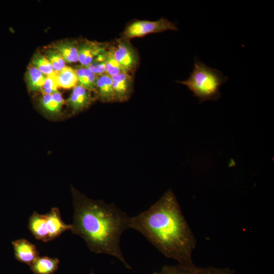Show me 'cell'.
Listing matches in <instances>:
<instances>
[{
    "instance_id": "1",
    "label": "cell",
    "mask_w": 274,
    "mask_h": 274,
    "mask_svg": "<svg viewBox=\"0 0 274 274\" xmlns=\"http://www.w3.org/2000/svg\"><path fill=\"white\" fill-rule=\"evenodd\" d=\"M129 228L142 234L165 257L193 264L196 241L171 189L148 210L129 218Z\"/></svg>"
},
{
    "instance_id": "2",
    "label": "cell",
    "mask_w": 274,
    "mask_h": 274,
    "mask_svg": "<svg viewBox=\"0 0 274 274\" xmlns=\"http://www.w3.org/2000/svg\"><path fill=\"white\" fill-rule=\"evenodd\" d=\"M72 193L74 213L72 233L83 238L92 252L115 257L131 269L120 247L123 232L130 228V217L114 203L90 199L74 188Z\"/></svg>"
},
{
    "instance_id": "3",
    "label": "cell",
    "mask_w": 274,
    "mask_h": 274,
    "mask_svg": "<svg viewBox=\"0 0 274 274\" xmlns=\"http://www.w3.org/2000/svg\"><path fill=\"white\" fill-rule=\"evenodd\" d=\"M228 79L220 71L206 65L195 58L194 68L188 79L176 82L186 86L201 104L219 99L221 97L220 89Z\"/></svg>"
},
{
    "instance_id": "4",
    "label": "cell",
    "mask_w": 274,
    "mask_h": 274,
    "mask_svg": "<svg viewBox=\"0 0 274 274\" xmlns=\"http://www.w3.org/2000/svg\"><path fill=\"white\" fill-rule=\"evenodd\" d=\"M71 224L62 220L59 210L52 208L50 212L42 215L35 212L28 220V228L37 240L44 242L51 241L67 230H71Z\"/></svg>"
},
{
    "instance_id": "5",
    "label": "cell",
    "mask_w": 274,
    "mask_h": 274,
    "mask_svg": "<svg viewBox=\"0 0 274 274\" xmlns=\"http://www.w3.org/2000/svg\"><path fill=\"white\" fill-rule=\"evenodd\" d=\"M178 30L176 24L165 18L156 21L136 20L126 27L122 33V38L129 40L152 33Z\"/></svg>"
},
{
    "instance_id": "6",
    "label": "cell",
    "mask_w": 274,
    "mask_h": 274,
    "mask_svg": "<svg viewBox=\"0 0 274 274\" xmlns=\"http://www.w3.org/2000/svg\"><path fill=\"white\" fill-rule=\"evenodd\" d=\"M114 56L126 72L134 71L139 63V56L129 40L121 39L116 47L111 48Z\"/></svg>"
},
{
    "instance_id": "7",
    "label": "cell",
    "mask_w": 274,
    "mask_h": 274,
    "mask_svg": "<svg viewBox=\"0 0 274 274\" xmlns=\"http://www.w3.org/2000/svg\"><path fill=\"white\" fill-rule=\"evenodd\" d=\"M153 274H235V271L229 268L213 267H201L191 265H164L158 272Z\"/></svg>"
},
{
    "instance_id": "8",
    "label": "cell",
    "mask_w": 274,
    "mask_h": 274,
    "mask_svg": "<svg viewBox=\"0 0 274 274\" xmlns=\"http://www.w3.org/2000/svg\"><path fill=\"white\" fill-rule=\"evenodd\" d=\"M116 102L128 100L133 92V80L129 73L123 72L111 76Z\"/></svg>"
},
{
    "instance_id": "9",
    "label": "cell",
    "mask_w": 274,
    "mask_h": 274,
    "mask_svg": "<svg viewBox=\"0 0 274 274\" xmlns=\"http://www.w3.org/2000/svg\"><path fill=\"white\" fill-rule=\"evenodd\" d=\"M15 259L30 266L39 257L36 246L28 241L21 238L12 242Z\"/></svg>"
},
{
    "instance_id": "10",
    "label": "cell",
    "mask_w": 274,
    "mask_h": 274,
    "mask_svg": "<svg viewBox=\"0 0 274 274\" xmlns=\"http://www.w3.org/2000/svg\"><path fill=\"white\" fill-rule=\"evenodd\" d=\"M96 99L91 91L78 84L73 88L67 102L72 111L76 113L88 108Z\"/></svg>"
},
{
    "instance_id": "11",
    "label": "cell",
    "mask_w": 274,
    "mask_h": 274,
    "mask_svg": "<svg viewBox=\"0 0 274 274\" xmlns=\"http://www.w3.org/2000/svg\"><path fill=\"white\" fill-rule=\"evenodd\" d=\"M107 49L105 43L85 40L78 45V61L86 67L99 54Z\"/></svg>"
},
{
    "instance_id": "12",
    "label": "cell",
    "mask_w": 274,
    "mask_h": 274,
    "mask_svg": "<svg viewBox=\"0 0 274 274\" xmlns=\"http://www.w3.org/2000/svg\"><path fill=\"white\" fill-rule=\"evenodd\" d=\"M95 92L96 98L101 102H116L111 76L107 74L98 76Z\"/></svg>"
},
{
    "instance_id": "13",
    "label": "cell",
    "mask_w": 274,
    "mask_h": 274,
    "mask_svg": "<svg viewBox=\"0 0 274 274\" xmlns=\"http://www.w3.org/2000/svg\"><path fill=\"white\" fill-rule=\"evenodd\" d=\"M63 103V98L58 91L51 94H44L39 100V106L42 111L53 116L61 112Z\"/></svg>"
},
{
    "instance_id": "14",
    "label": "cell",
    "mask_w": 274,
    "mask_h": 274,
    "mask_svg": "<svg viewBox=\"0 0 274 274\" xmlns=\"http://www.w3.org/2000/svg\"><path fill=\"white\" fill-rule=\"evenodd\" d=\"M59 260L48 256L38 257L30 266L35 274H52L58 268Z\"/></svg>"
},
{
    "instance_id": "15",
    "label": "cell",
    "mask_w": 274,
    "mask_h": 274,
    "mask_svg": "<svg viewBox=\"0 0 274 274\" xmlns=\"http://www.w3.org/2000/svg\"><path fill=\"white\" fill-rule=\"evenodd\" d=\"M78 45L75 42L66 41L57 44L54 47L62 56L65 62L78 61Z\"/></svg>"
},
{
    "instance_id": "16",
    "label": "cell",
    "mask_w": 274,
    "mask_h": 274,
    "mask_svg": "<svg viewBox=\"0 0 274 274\" xmlns=\"http://www.w3.org/2000/svg\"><path fill=\"white\" fill-rule=\"evenodd\" d=\"M78 84L91 92H94L96 89L98 76L92 73L87 67L81 66L75 70Z\"/></svg>"
},
{
    "instance_id": "17",
    "label": "cell",
    "mask_w": 274,
    "mask_h": 274,
    "mask_svg": "<svg viewBox=\"0 0 274 274\" xmlns=\"http://www.w3.org/2000/svg\"><path fill=\"white\" fill-rule=\"evenodd\" d=\"M46 76L33 66L29 67L26 74V84L28 89L33 92L41 90Z\"/></svg>"
},
{
    "instance_id": "18",
    "label": "cell",
    "mask_w": 274,
    "mask_h": 274,
    "mask_svg": "<svg viewBox=\"0 0 274 274\" xmlns=\"http://www.w3.org/2000/svg\"><path fill=\"white\" fill-rule=\"evenodd\" d=\"M57 80L58 87L65 89L74 88L78 84L75 70L66 66L57 72Z\"/></svg>"
},
{
    "instance_id": "19",
    "label": "cell",
    "mask_w": 274,
    "mask_h": 274,
    "mask_svg": "<svg viewBox=\"0 0 274 274\" xmlns=\"http://www.w3.org/2000/svg\"><path fill=\"white\" fill-rule=\"evenodd\" d=\"M32 66L36 67L45 75L47 76L55 71L46 57L41 53H35L31 59Z\"/></svg>"
},
{
    "instance_id": "20",
    "label": "cell",
    "mask_w": 274,
    "mask_h": 274,
    "mask_svg": "<svg viewBox=\"0 0 274 274\" xmlns=\"http://www.w3.org/2000/svg\"><path fill=\"white\" fill-rule=\"evenodd\" d=\"M106 71V74L110 76L126 72L115 58L111 48L107 50Z\"/></svg>"
},
{
    "instance_id": "21",
    "label": "cell",
    "mask_w": 274,
    "mask_h": 274,
    "mask_svg": "<svg viewBox=\"0 0 274 274\" xmlns=\"http://www.w3.org/2000/svg\"><path fill=\"white\" fill-rule=\"evenodd\" d=\"M107 50L99 54L86 67L97 76L106 74Z\"/></svg>"
},
{
    "instance_id": "22",
    "label": "cell",
    "mask_w": 274,
    "mask_h": 274,
    "mask_svg": "<svg viewBox=\"0 0 274 274\" xmlns=\"http://www.w3.org/2000/svg\"><path fill=\"white\" fill-rule=\"evenodd\" d=\"M46 57L51 64L55 72H59L65 66V61L60 54L55 49H49L45 51Z\"/></svg>"
},
{
    "instance_id": "23",
    "label": "cell",
    "mask_w": 274,
    "mask_h": 274,
    "mask_svg": "<svg viewBox=\"0 0 274 274\" xmlns=\"http://www.w3.org/2000/svg\"><path fill=\"white\" fill-rule=\"evenodd\" d=\"M58 87L57 72L54 71L46 76L42 90L44 94H51L57 91Z\"/></svg>"
},
{
    "instance_id": "24",
    "label": "cell",
    "mask_w": 274,
    "mask_h": 274,
    "mask_svg": "<svg viewBox=\"0 0 274 274\" xmlns=\"http://www.w3.org/2000/svg\"><path fill=\"white\" fill-rule=\"evenodd\" d=\"M90 274H94L93 271L92 270L91 271V273Z\"/></svg>"
}]
</instances>
